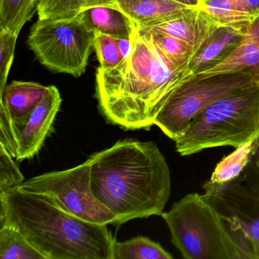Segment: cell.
<instances>
[{
    "instance_id": "obj_5",
    "label": "cell",
    "mask_w": 259,
    "mask_h": 259,
    "mask_svg": "<svg viewBox=\"0 0 259 259\" xmlns=\"http://www.w3.org/2000/svg\"><path fill=\"white\" fill-rule=\"evenodd\" d=\"M204 199L218 211L245 259H259V139L251 142L248 160L236 177L205 182Z\"/></svg>"
},
{
    "instance_id": "obj_7",
    "label": "cell",
    "mask_w": 259,
    "mask_h": 259,
    "mask_svg": "<svg viewBox=\"0 0 259 259\" xmlns=\"http://www.w3.org/2000/svg\"><path fill=\"white\" fill-rule=\"evenodd\" d=\"M254 84L259 83L245 72L186 77L171 92L156 116L154 125L176 142L192 119L209 106Z\"/></svg>"
},
{
    "instance_id": "obj_8",
    "label": "cell",
    "mask_w": 259,
    "mask_h": 259,
    "mask_svg": "<svg viewBox=\"0 0 259 259\" xmlns=\"http://www.w3.org/2000/svg\"><path fill=\"white\" fill-rule=\"evenodd\" d=\"M94 42L95 33L78 17L38 19L28 38V47L43 66L75 78L85 72Z\"/></svg>"
},
{
    "instance_id": "obj_10",
    "label": "cell",
    "mask_w": 259,
    "mask_h": 259,
    "mask_svg": "<svg viewBox=\"0 0 259 259\" xmlns=\"http://www.w3.org/2000/svg\"><path fill=\"white\" fill-rule=\"evenodd\" d=\"M61 103V95L57 88L50 86L48 95L28 119L21 125H14L17 144L16 160L21 161L31 158L40 151L51 132Z\"/></svg>"
},
{
    "instance_id": "obj_26",
    "label": "cell",
    "mask_w": 259,
    "mask_h": 259,
    "mask_svg": "<svg viewBox=\"0 0 259 259\" xmlns=\"http://www.w3.org/2000/svg\"><path fill=\"white\" fill-rule=\"evenodd\" d=\"M19 34L0 31V93L7 85Z\"/></svg>"
},
{
    "instance_id": "obj_4",
    "label": "cell",
    "mask_w": 259,
    "mask_h": 259,
    "mask_svg": "<svg viewBox=\"0 0 259 259\" xmlns=\"http://www.w3.org/2000/svg\"><path fill=\"white\" fill-rule=\"evenodd\" d=\"M259 139V84L227 95L209 106L176 141L181 156L218 147L244 146Z\"/></svg>"
},
{
    "instance_id": "obj_21",
    "label": "cell",
    "mask_w": 259,
    "mask_h": 259,
    "mask_svg": "<svg viewBox=\"0 0 259 259\" xmlns=\"http://www.w3.org/2000/svg\"><path fill=\"white\" fill-rule=\"evenodd\" d=\"M202 8L220 25H238L254 19L245 0H204Z\"/></svg>"
},
{
    "instance_id": "obj_29",
    "label": "cell",
    "mask_w": 259,
    "mask_h": 259,
    "mask_svg": "<svg viewBox=\"0 0 259 259\" xmlns=\"http://www.w3.org/2000/svg\"><path fill=\"white\" fill-rule=\"evenodd\" d=\"M253 17H259V0H245Z\"/></svg>"
},
{
    "instance_id": "obj_25",
    "label": "cell",
    "mask_w": 259,
    "mask_h": 259,
    "mask_svg": "<svg viewBox=\"0 0 259 259\" xmlns=\"http://www.w3.org/2000/svg\"><path fill=\"white\" fill-rule=\"evenodd\" d=\"M13 158L5 147L0 145V192L20 186L25 182V177Z\"/></svg>"
},
{
    "instance_id": "obj_13",
    "label": "cell",
    "mask_w": 259,
    "mask_h": 259,
    "mask_svg": "<svg viewBox=\"0 0 259 259\" xmlns=\"http://www.w3.org/2000/svg\"><path fill=\"white\" fill-rule=\"evenodd\" d=\"M245 72L259 83V17L248 22L243 36L233 52L214 67L197 75Z\"/></svg>"
},
{
    "instance_id": "obj_27",
    "label": "cell",
    "mask_w": 259,
    "mask_h": 259,
    "mask_svg": "<svg viewBox=\"0 0 259 259\" xmlns=\"http://www.w3.org/2000/svg\"><path fill=\"white\" fill-rule=\"evenodd\" d=\"M116 39H117L118 45H119L121 54H122L124 59L126 58L131 54L132 49H133V40Z\"/></svg>"
},
{
    "instance_id": "obj_28",
    "label": "cell",
    "mask_w": 259,
    "mask_h": 259,
    "mask_svg": "<svg viewBox=\"0 0 259 259\" xmlns=\"http://www.w3.org/2000/svg\"><path fill=\"white\" fill-rule=\"evenodd\" d=\"M174 1L181 4V5L195 9L201 8L202 7L203 3H204L203 0H174Z\"/></svg>"
},
{
    "instance_id": "obj_14",
    "label": "cell",
    "mask_w": 259,
    "mask_h": 259,
    "mask_svg": "<svg viewBox=\"0 0 259 259\" xmlns=\"http://www.w3.org/2000/svg\"><path fill=\"white\" fill-rule=\"evenodd\" d=\"M50 86L31 81H13L0 93V108L10 115L14 125H21L43 101Z\"/></svg>"
},
{
    "instance_id": "obj_30",
    "label": "cell",
    "mask_w": 259,
    "mask_h": 259,
    "mask_svg": "<svg viewBox=\"0 0 259 259\" xmlns=\"http://www.w3.org/2000/svg\"><path fill=\"white\" fill-rule=\"evenodd\" d=\"M203 1H204V0H203Z\"/></svg>"
},
{
    "instance_id": "obj_24",
    "label": "cell",
    "mask_w": 259,
    "mask_h": 259,
    "mask_svg": "<svg viewBox=\"0 0 259 259\" xmlns=\"http://www.w3.org/2000/svg\"><path fill=\"white\" fill-rule=\"evenodd\" d=\"M94 48L99 60L100 67L112 69L122 63L124 60L118 45L117 39L105 34H95Z\"/></svg>"
},
{
    "instance_id": "obj_19",
    "label": "cell",
    "mask_w": 259,
    "mask_h": 259,
    "mask_svg": "<svg viewBox=\"0 0 259 259\" xmlns=\"http://www.w3.org/2000/svg\"><path fill=\"white\" fill-rule=\"evenodd\" d=\"M41 0H0V31L19 34L38 10Z\"/></svg>"
},
{
    "instance_id": "obj_16",
    "label": "cell",
    "mask_w": 259,
    "mask_h": 259,
    "mask_svg": "<svg viewBox=\"0 0 259 259\" xmlns=\"http://www.w3.org/2000/svg\"><path fill=\"white\" fill-rule=\"evenodd\" d=\"M77 17L95 34L100 33L114 38L133 40L137 31L132 19L119 9L114 7H94Z\"/></svg>"
},
{
    "instance_id": "obj_12",
    "label": "cell",
    "mask_w": 259,
    "mask_h": 259,
    "mask_svg": "<svg viewBox=\"0 0 259 259\" xmlns=\"http://www.w3.org/2000/svg\"><path fill=\"white\" fill-rule=\"evenodd\" d=\"M248 22L218 26L189 62L187 77L208 70L224 61L239 45Z\"/></svg>"
},
{
    "instance_id": "obj_15",
    "label": "cell",
    "mask_w": 259,
    "mask_h": 259,
    "mask_svg": "<svg viewBox=\"0 0 259 259\" xmlns=\"http://www.w3.org/2000/svg\"><path fill=\"white\" fill-rule=\"evenodd\" d=\"M121 11L132 19L138 30L149 28L191 10L174 0H116ZM196 9V8H195Z\"/></svg>"
},
{
    "instance_id": "obj_3",
    "label": "cell",
    "mask_w": 259,
    "mask_h": 259,
    "mask_svg": "<svg viewBox=\"0 0 259 259\" xmlns=\"http://www.w3.org/2000/svg\"><path fill=\"white\" fill-rule=\"evenodd\" d=\"M0 222L23 234L47 259H112L107 225L81 219L19 186L0 192Z\"/></svg>"
},
{
    "instance_id": "obj_22",
    "label": "cell",
    "mask_w": 259,
    "mask_h": 259,
    "mask_svg": "<svg viewBox=\"0 0 259 259\" xmlns=\"http://www.w3.org/2000/svg\"><path fill=\"white\" fill-rule=\"evenodd\" d=\"M0 258L47 259L21 232L7 225L0 228Z\"/></svg>"
},
{
    "instance_id": "obj_20",
    "label": "cell",
    "mask_w": 259,
    "mask_h": 259,
    "mask_svg": "<svg viewBox=\"0 0 259 259\" xmlns=\"http://www.w3.org/2000/svg\"><path fill=\"white\" fill-rule=\"evenodd\" d=\"M139 31L151 40L157 51L174 68L187 72L188 65L195 54V50L190 45L167 34Z\"/></svg>"
},
{
    "instance_id": "obj_23",
    "label": "cell",
    "mask_w": 259,
    "mask_h": 259,
    "mask_svg": "<svg viewBox=\"0 0 259 259\" xmlns=\"http://www.w3.org/2000/svg\"><path fill=\"white\" fill-rule=\"evenodd\" d=\"M251 143L236 148V151L217 165L210 180L216 183L227 181L239 174L248 160Z\"/></svg>"
},
{
    "instance_id": "obj_17",
    "label": "cell",
    "mask_w": 259,
    "mask_h": 259,
    "mask_svg": "<svg viewBox=\"0 0 259 259\" xmlns=\"http://www.w3.org/2000/svg\"><path fill=\"white\" fill-rule=\"evenodd\" d=\"M97 7L119 9L116 0H41L37 14L39 19L68 20Z\"/></svg>"
},
{
    "instance_id": "obj_11",
    "label": "cell",
    "mask_w": 259,
    "mask_h": 259,
    "mask_svg": "<svg viewBox=\"0 0 259 259\" xmlns=\"http://www.w3.org/2000/svg\"><path fill=\"white\" fill-rule=\"evenodd\" d=\"M218 26L212 16L201 7L191 9L149 28L137 30L172 36L190 45L196 52Z\"/></svg>"
},
{
    "instance_id": "obj_6",
    "label": "cell",
    "mask_w": 259,
    "mask_h": 259,
    "mask_svg": "<svg viewBox=\"0 0 259 259\" xmlns=\"http://www.w3.org/2000/svg\"><path fill=\"white\" fill-rule=\"evenodd\" d=\"M161 217L184 258L245 259L219 213L202 195L188 194Z\"/></svg>"
},
{
    "instance_id": "obj_1",
    "label": "cell",
    "mask_w": 259,
    "mask_h": 259,
    "mask_svg": "<svg viewBox=\"0 0 259 259\" xmlns=\"http://www.w3.org/2000/svg\"><path fill=\"white\" fill-rule=\"evenodd\" d=\"M88 160L92 192L114 213L115 225L162 216L170 197V171L154 142L124 139Z\"/></svg>"
},
{
    "instance_id": "obj_2",
    "label": "cell",
    "mask_w": 259,
    "mask_h": 259,
    "mask_svg": "<svg viewBox=\"0 0 259 259\" xmlns=\"http://www.w3.org/2000/svg\"><path fill=\"white\" fill-rule=\"evenodd\" d=\"M187 75L137 30L130 56L116 67L97 71L100 111L109 123L125 130L150 128L171 92Z\"/></svg>"
},
{
    "instance_id": "obj_9",
    "label": "cell",
    "mask_w": 259,
    "mask_h": 259,
    "mask_svg": "<svg viewBox=\"0 0 259 259\" xmlns=\"http://www.w3.org/2000/svg\"><path fill=\"white\" fill-rule=\"evenodd\" d=\"M19 187L40 194L66 211L95 224H116V218L94 195L89 160L75 167L25 180Z\"/></svg>"
},
{
    "instance_id": "obj_18",
    "label": "cell",
    "mask_w": 259,
    "mask_h": 259,
    "mask_svg": "<svg viewBox=\"0 0 259 259\" xmlns=\"http://www.w3.org/2000/svg\"><path fill=\"white\" fill-rule=\"evenodd\" d=\"M112 259H172L158 242L139 236L124 242L114 240Z\"/></svg>"
}]
</instances>
